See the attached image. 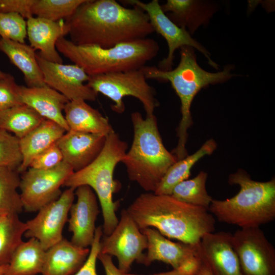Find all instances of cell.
<instances>
[{
    "instance_id": "obj_1",
    "label": "cell",
    "mask_w": 275,
    "mask_h": 275,
    "mask_svg": "<svg viewBox=\"0 0 275 275\" xmlns=\"http://www.w3.org/2000/svg\"><path fill=\"white\" fill-rule=\"evenodd\" d=\"M65 23L73 43L103 48L144 39L154 32L144 11L115 0H85Z\"/></svg>"
},
{
    "instance_id": "obj_2",
    "label": "cell",
    "mask_w": 275,
    "mask_h": 275,
    "mask_svg": "<svg viewBox=\"0 0 275 275\" xmlns=\"http://www.w3.org/2000/svg\"><path fill=\"white\" fill-rule=\"evenodd\" d=\"M126 210L141 230L153 228L185 243L198 245L205 234L215 230V220L208 210L171 195L142 194Z\"/></svg>"
},
{
    "instance_id": "obj_3",
    "label": "cell",
    "mask_w": 275,
    "mask_h": 275,
    "mask_svg": "<svg viewBox=\"0 0 275 275\" xmlns=\"http://www.w3.org/2000/svg\"><path fill=\"white\" fill-rule=\"evenodd\" d=\"M180 54L179 63L174 69L163 71L148 66L142 68L147 79L169 81L180 99L181 119L177 129L178 141L172 153L177 160L188 155L185 145L187 130L193 123L190 107L195 97L202 89L225 82L235 76L231 73L233 67L229 65L217 72L204 70L198 65L194 48L191 47H181Z\"/></svg>"
},
{
    "instance_id": "obj_4",
    "label": "cell",
    "mask_w": 275,
    "mask_h": 275,
    "mask_svg": "<svg viewBox=\"0 0 275 275\" xmlns=\"http://www.w3.org/2000/svg\"><path fill=\"white\" fill-rule=\"evenodd\" d=\"M133 138L130 149L122 161L129 179L147 192L154 193L169 168L177 161L164 147L157 119L144 118L139 112L131 114Z\"/></svg>"
},
{
    "instance_id": "obj_5",
    "label": "cell",
    "mask_w": 275,
    "mask_h": 275,
    "mask_svg": "<svg viewBox=\"0 0 275 275\" xmlns=\"http://www.w3.org/2000/svg\"><path fill=\"white\" fill-rule=\"evenodd\" d=\"M56 48L89 76L141 69L156 57L159 50L158 43L148 37L103 48L76 45L62 37Z\"/></svg>"
},
{
    "instance_id": "obj_6",
    "label": "cell",
    "mask_w": 275,
    "mask_h": 275,
    "mask_svg": "<svg viewBox=\"0 0 275 275\" xmlns=\"http://www.w3.org/2000/svg\"><path fill=\"white\" fill-rule=\"evenodd\" d=\"M228 182L239 186L238 193L225 200L213 199L208 211L219 222L241 228L260 227L275 218V179L252 180L243 170L229 177Z\"/></svg>"
},
{
    "instance_id": "obj_7",
    "label": "cell",
    "mask_w": 275,
    "mask_h": 275,
    "mask_svg": "<svg viewBox=\"0 0 275 275\" xmlns=\"http://www.w3.org/2000/svg\"><path fill=\"white\" fill-rule=\"evenodd\" d=\"M127 148V143L115 131L108 134L97 157L84 169L74 172L63 185L75 189L87 185L92 189L101 206L104 235H109L119 222L116 214L119 203L114 201L113 195L119 189L120 184L114 179V173L117 164L124 159Z\"/></svg>"
},
{
    "instance_id": "obj_8",
    "label": "cell",
    "mask_w": 275,
    "mask_h": 275,
    "mask_svg": "<svg viewBox=\"0 0 275 275\" xmlns=\"http://www.w3.org/2000/svg\"><path fill=\"white\" fill-rule=\"evenodd\" d=\"M142 68L124 72L90 76L87 85L97 94L109 98L112 111L118 114L125 109L123 98L132 96L143 104L146 116L154 115L159 105L155 91L147 81Z\"/></svg>"
},
{
    "instance_id": "obj_9",
    "label": "cell",
    "mask_w": 275,
    "mask_h": 275,
    "mask_svg": "<svg viewBox=\"0 0 275 275\" xmlns=\"http://www.w3.org/2000/svg\"><path fill=\"white\" fill-rule=\"evenodd\" d=\"M73 173L72 168L63 161L47 170L29 168L20 177L23 208L28 212H36L57 199L62 194L61 186Z\"/></svg>"
},
{
    "instance_id": "obj_10",
    "label": "cell",
    "mask_w": 275,
    "mask_h": 275,
    "mask_svg": "<svg viewBox=\"0 0 275 275\" xmlns=\"http://www.w3.org/2000/svg\"><path fill=\"white\" fill-rule=\"evenodd\" d=\"M147 246L146 235L127 210L123 209L113 231L108 235L103 234L100 253L115 256L118 261L119 270L123 273H128L134 261L144 264L145 254L143 251Z\"/></svg>"
},
{
    "instance_id": "obj_11",
    "label": "cell",
    "mask_w": 275,
    "mask_h": 275,
    "mask_svg": "<svg viewBox=\"0 0 275 275\" xmlns=\"http://www.w3.org/2000/svg\"><path fill=\"white\" fill-rule=\"evenodd\" d=\"M121 2L125 5L138 7L144 11L148 15L154 31L166 40L168 46V53L166 58L159 62L157 67L159 69L163 71L172 69L174 53L177 49L183 46H189L197 49L206 58L211 66L218 69L216 64L211 59L209 52L193 38L186 29L177 25L167 16L162 11L158 0H152L148 3L139 0Z\"/></svg>"
},
{
    "instance_id": "obj_12",
    "label": "cell",
    "mask_w": 275,
    "mask_h": 275,
    "mask_svg": "<svg viewBox=\"0 0 275 275\" xmlns=\"http://www.w3.org/2000/svg\"><path fill=\"white\" fill-rule=\"evenodd\" d=\"M232 244L244 275H275V249L260 227L237 230Z\"/></svg>"
},
{
    "instance_id": "obj_13",
    "label": "cell",
    "mask_w": 275,
    "mask_h": 275,
    "mask_svg": "<svg viewBox=\"0 0 275 275\" xmlns=\"http://www.w3.org/2000/svg\"><path fill=\"white\" fill-rule=\"evenodd\" d=\"M75 198V189L67 188L54 201L38 211L37 215L26 222L24 235L39 241L44 250L63 238V231Z\"/></svg>"
},
{
    "instance_id": "obj_14",
    "label": "cell",
    "mask_w": 275,
    "mask_h": 275,
    "mask_svg": "<svg viewBox=\"0 0 275 275\" xmlns=\"http://www.w3.org/2000/svg\"><path fill=\"white\" fill-rule=\"evenodd\" d=\"M141 231L148 241L144 264L148 265L159 261L170 265L174 269L183 270L190 275L196 274L201 264L198 244L173 242L153 228Z\"/></svg>"
},
{
    "instance_id": "obj_15",
    "label": "cell",
    "mask_w": 275,
    "mask_h": 275,
    "mask_svg": "<svg viewBox=\"0 0 275 275\" xmlns=\"http://www.w3.org/2000/svg\"><path fill=\"white\" fill-rule=\"evenodd\" d=\"M36 58L46 86L63 95L69 101L96 100L98 94L86 84L90 76L80 67L74 64L50 62L39 54Z\"/></svg>"
},
{
    "instance_id": "obj_16",
    "label": "cell",
    "mask_w": 275,
    "mask_h": 275,
    "mask_svg": "<svg viewBox=\"0 0 275 275\" xmlns=\"http://www.w3.org/2000/svg\"><path fill=\"white\" fill-rule=\"evenodd\" d=\"M201 260L212 275H244L232 244V234L219 231L205 234L198 246Z\"/></svg>"
},
{
    "instance_id": "obj_17",
    "label": "cell",
    "mask_w": 275,
    "mask_h": 275,
    "mask_svg": "<svg viewBox=\"0 0 275 275\" xmlns=\"http://www.w3.org/2000/svg\"><path fill=\"white\" fill-rule=\"evenodd\" d=\"M77 200L73 203L68 219L69 231L72 234L71 241L83 248L91 246L95 237V222L99 213L97 196L87 185L75 189Z\"/></svg>"
},
{
    "instance_id": "obj_18",
    "label": "cell",
    "mask_w": 275,
    "mask_h": 275,
    "mask_svg": "<svg viewBox=\"0 0 275 275\" xmlns=\"http://www.w3.org/2000/svg\"><path fill=\"white\" fill-rule=\"evenodd\" d=\"M106 136L71 130L66 131L57 142L63 161L69 165L74 172L91 163L101 151Z\"/></svg>"
},
{
    "instance_id": "obj_19",
    "label": "cell",
    "mask_w": 275,
    "mask_h": 275,
    "mask_svg": "<svg viewBox=\"0 0 275 275\" xmlns=\"http://www.w3.org/2000/svg\"><path fill=\"white\" fill-rule=\"evenodd\" d=\"M27 37L30 46L44 59L63 63V59L56 48L58 40L68 35L65 21H53L32 16L26 19Z\"/></svg>"
},
{
    "instance_id": "obj_20",
    "label": "cell",
    "mask_w": 275,
    "mask_h": 275,
    "mask_svg": "<svg viewBox=\"0 0 275 275\" xmlns=\"http://www.w3.org/2000/svg\"><path fill=\"white\" fill-rule=\"evenodd\" d=\"M19 94L23 104L31 107L45 119L54 122L66 131H69L63 112L69 101L63 95L47 86H20Z\"/></svg>"
},
{
    "instance_id": "obj_21",
    "label": "cell",
    "mask_w": 275,
    "mask_h": 275,
    "mask_svg": "<svg viewBox=\"0 0 275 275\" xmlns=\"http://www.w3.org/2000/svg\"><path fill=\"white\" fill-rule=\"evenodd\" d=\"M90 249L63 238L46 250L41 275H73L86 262Z\"/></svg>"
},
{
    "instance_id": "obj_22",
    "label": "cell",
    "mask_w": 275,
    "mask_h": 275,
    "mask_svg": "<svg viewBox=\"0 0 275 275\" xmlns=\"http://www.w3.org/2000/svg\"><path fill=\"white\" fill-rule=\"evenodd\" d=\"M64 115L69 130L104 136L115 131L108 119L83 100L68 101Z\"/></svg>"
},
{
    "instance_id": "obj_23",
    "label": "cell",
    "mask_w": 275,
    "mask_h": 275,
    "mask_svg": "<svg viewBox=\"0 0 275 275\" xmlns=\"http://www.w3.org/2000/svg\"><path fill=\"white\" fill-rule=\"evenodd\" d=\"M66 132L58 124L45 119L36 128L20 139L22 160L17 172L19 174L25 172L37 155L55 144Z\"/></svg>"
},
{
    "instance_id": "obj_24",
    "label": "cell",
    "mask_w": 275,
    "mask_h": 275,
    "mask_svg": "<svg viewBox=\"0 0 275 275\" xmlns=\"http://www.w3.org/2000/svg\"><path fill=\"white\" fill-rule=\"evenodd\" d=\"M161 7L175 24L191 35L200 26L207 23L214 12L207 3L195 0H168Z\"/></svg>"
},
{
    "instance_id": "obj_25",
    "label": "cell",
    "mask_w": 275,
    "mask_h": 275,
    "mask_svg": "<svg viewBox=\"0 0 275 275\" xmlns=\"http://www.w3.org/2000/svg\"><path fill=\"white\" fill-rule=\"evenodd\" d=\"M0 51L22 73L27 87L46 86L37 60V54L30 45L1 38Z\"/></svg>"
},
{
    "instance_id": "obj_26",
    "label": "cell",
    "mask_w": 275,
    "mask_h": 275,
    "mask_svg": "<svg viewBox=\"0 0 275 275\" xmlns=\"http://www.w3.org/2000/svg\"><path fill=\"white\" fill-rule=\"evenodd\" d=\"M45 252L39 241L35 238L23 241L13 254L4 275L41 274Z\"/></svg>"
},
{
    "instance_id": "obj_27",
    "label": "cell",
    "mask_w": 275,
    "mask_h": 275,
    "mask_svg": "<svg viewBox=\"0 0 275 275\" xmlns=\"http://www.w3.org/2000/svg\"><path fill=\"white\" fill-rule=\"evenodd\" d=\"M216 146L215 141L211 139L193 154L177 160L166 172L154 193L171 195L176 185L188 179L194 165L203 156L212 154Z\"/></svg>"
},
{
    "instance_id": "obj_28",
    "label": "cell",
    "mask_w": 275,
    "mask_h": 275,
    "mask_svg": "<svg viewBox=\"0 0 275 275\" xmlns=\"http://www.w3.org/2000/svg\"><path fill=\"white\" fill-rule=\"evenodd\" d=\"M44 120L31 107L23 104L0 112V129L9 132L20 139Z\"/></svg>"
},
{
    "instance_id": "obj_29",
    "label": "cell",
    "mask_w": 275,
    "mask_h": 275,
    "mask_svg": "<svg viewBox=\"0 0 275 275\" xmlns=\"http://www.w3.org/2000/svg\"><path fill=\"white\" fill-rule=\"evenodd\" d=\"M26 230V223L20 220L18 214L3 215L0 222V266L8 265L23 241L22 236Z\"/></svg>"
},
{
    "instance_id": "obj_30",
    "label": "cell",
    "mask_w": 275,
    "mask_h": 275,
    "mask_svg": "<svg viewBox=\"0 0 275 275\" xmlns=\"http://www.w3.org/2000/svg\"><path fill=\"white\" fill-rule=\"evenodd\" d=\"M19 173L16 170L0 167V213L18 214L22 210Z\"/></svg>"
},
{
    "instance_id": "obj_31",
    "label": "cell",
    "mask_w": 275,
    "mask_h": 275,
    "mask_svg": "<svg viewBox=\"0 0 275 275\" xmlns=\"http://www.w3.org/2000/svg\"><path fill=\"white\" fill-rule=\"evenodd\" d=\"M207 176L201 171L194 178L181 182L175 186L171 195L181 202L208 210L213 199L206 189Z\"/></svg>"
},
{
    "instance_id": "obj_32",
    "label": "cell",
    "mask_w": 275,
    "mask_h": 275,
    "mask_svg": "<svg viewBox=\"0 0 275 275\" xmlns=\"http://www.w3.org/2000/svg\"><path fill=\"white\" fill-rule=\"evenodd\" d=\"M85 0H35L32 8L36 17L57 21L70 17Z\"/></svg>"
},
{
    "instance_id": "obj_33",
    "label": "cell",
    "mask_w": 275,
    "mask_h": 275,
    "mask_svg": "<svg viewBox=\"0 0 275 275\" xmlns=\"http://www.w3.org/2000/svg\"><path fill=\"white\" fill-rule=\"evenodd\" d=\"M19 141L12 133L0 129V167L17 170L22 160Z\"/></svg>"
},
{
    "instance_id": "obj_34",
    "label": "cell",
    "mask_w": 275,
    "mask_h": 275,
    "mask_svg": "<svg viewBox=\"0 0 275 275\" xmlns=\"http://www.w3.org/2000/svg\"><path fill=\"white\" fill-rule=\"evenodd\" d=\"M0 36L3 39L25 43L26 20L17 13L0 12Z\"/></svg>"
},
{
    "instance_id": "obj_35",
    "label": "cell",
    "mask_w": 275,
    "mask_h": 275,
    "mask_svg": "<svg viewBox=\"0 0 275 275\" xmlns=\"http://www.w3.org/2000/svg\"><path fill=\"white\" fill-rule=\"evenodd\" d=\"M19 86L11 74L0 78V112L23 104Z\"/></svg>"
},
{
    "instance_id": "obj_36",
    "label": "cell",
    "mask_w": 275,
    "mask_h": 275,
    "mask_svg": "<svg viewBox=\"0 0 275 275\" xmlns=\"http://www.w3.org/2000/svg\"><path fill=\"white\" fill-rule=\"evenodd\" d=\"M63 161V156L56 143L37 155L29 168L47 170L53 168Z\"/></svg>"
},
{
    "instance_id": "obj_37",
    "label": "cell",
    "mask_w": 275,
    "mask_h": 275,
    "mask_svg": "<svg viewBox=\"0 0 275 275\" xmlns=\"http://www.w3.org/2000/svg\"><path fill=\"white\" fill-rule=\"evenodd\" d=\"M102 235V227H97L89 256L82 266L73 275H98L96 262L100 251V241Z\"/></svg>"
},
{
    "instance_id": "obj_38",
    "label": "cell",
    "mask_w": 275,
    "mask_h": 275,
    "mask_svg": "<svg viewBox=\"0 0 275 275\" xmlns=\"http://www.w3.org/2000/svg\"><path fill=\"white\" fill-rule=\"evenodd\" d=\"M35 0H0V12L17 13L24 19L33 16L32 6Z\"/></svg>"
},
{
    "instance_id": "obj_39",
    "label": "cell",
    "mask_w": 275,
    "mask_h": 275,
    "mask_svg": "<svg viewBox=\"0 0 275 275\" xmlns=\"http://www.w3.org/2000/svg\"><path fill=\"white\" fill-rule=\"evenodd\" d=\"M98 259L101 262L106 275H123V272L113 263L112 256L99 253Z\"/></svg>"
},
{
    "instance_id": "obj_40",
    "label": "cell",
    "mask_w": 275,
    "mask_h": 275,
    "mask_svg": "<svg viewBox=\"0 0 275 275\" xmlns=\"http://www.w3.org/2000/svg\"><path fill=\"white\" fill-rule=\"evenodd\" d=\"M123 275H144V274H132L129 273H123ZM150 275H189L187 273L184 272V271L179 270V269H173L171 271L160 272L158 273H155L153 274Z\"/></svg>"
},
{
    "instance_id": "obj_41",
    "label": "cell",
    "mask_w": 275,
    "mask_h": 275,
    "mask_svg": "<svg viewBox=\"0 0 275 275\" xmlns=\"http://www.w3.org/2000/svg\"><path fill=\"white\" fill-rule=\"evenodd\" d=\"M195 275H212L208 267L201 261V266Z\"/></svg>"
},
{
    "instance_id": "obj_42",
    "label": "cell",
    "mask_w": 275,
    "mask_h": 275,
    "mask_svg": "<svg viewBox=\"0 0 275 275\" xmlns=\"http://www.w3.org/2000/svg\"><path fill=\"white\" fill-rule=\"evenodd\" d=\"M7 267H8V265L0 266V275L5 274L6 271Z\"/></svg>"
},
{
    "instance_id": "obj_43",
    "label": "cell",
    "mask_w": 275,
    "mask_h": 275,
    "mask_svg": "<svg viewBox=\"0 0 275 275\" xmlns=\"http://www.w3.org/2000/svg\"><path fill=\"white\" fill-rule=\"evenodd\" d=\"M8 73H6L0 70V78L6 76Z\"/></svg>"
},
{
    "instance_id": "obj_44",
    "label": "cell",
    "mask_w": 275,
    "mask_h": 275,
    "mask_svg": "<svg viewBox=\"0 0 275 275\" xmlns=\"http://www.w3.org/2000/svg\"><path fill=\"white\" fill-rule=\"evenodd\" d=\"M3 215L0 213V222L2 219Z\"/></svg>"
}]
</instances>
